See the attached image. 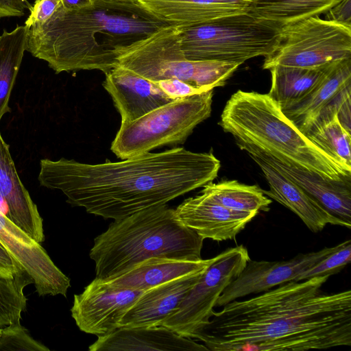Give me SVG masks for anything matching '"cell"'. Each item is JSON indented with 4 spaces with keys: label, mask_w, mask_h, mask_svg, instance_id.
<instances>
[{
    "label": "cell",
    "mask_w": 351,
    "mask_h": 351,
    "mask_svg": "<svg viewBox=\"0 0 351 351\" xmlns=\"http://www.w3.org/2000/svg\"><path fill=\"white\" fill-rule=\"evenodd\" d=\"M156 84L168 97L173 99L204 92L177 79L159 80L156 82Z\"/></svg>",
    "instance_id": "cell-33"
},
{
    "label": "cell",
    "mask_w": 351,
    "mask_h": 351,
    "mask_svg": "<svg viewBox=\"0 0 351 351\" xmlns=\"http://www.w3.org/2000/svg\"><path fill=\"white\" fill-rule=\"evenodd\" d=\"M351 261V241L347 240L324 258L299 275L295 281H301L317 276L336 274L341 271Z\"/></svg>",
    "instance_id": "cell-30"
},
{
    "label": "cell",
    "mask_w": 351,
    "mask_h": 351,
    "mask_svg": "<svg viewBox=\"0 0 351 351\" xmlns=\"http://www.w3.org/2000/svg\"><path fill=\"white\" fill-rule=\"evenodd\" d=\"M0 212L10 220V210L6 200L0 195ZM11 221V220H10Z\"/></svg>",
    "instance_id": "cell-38"
},
{
    "label": "cell",
    "mask_w": 351,
    "mask_h": 351,
    "mask_svg": "<svg viewBox=\"0 0 351 351\" xmlns=\"http://www.w3.org/2000/svg\"><path fill=\"white\" fill-rule=\"evenodd\" d=\"M129 1H138L140 0H129Z\"/></svg>",
    "instance_id": "cell-39"
},
{
    "label": "cell",
    "mask_w": 351,
    "mask_h": 351,
    "mask_svg": "<svg viewBox=\"0 0 351 351\" xmlns=\"http://www.w3.org/2000/svg\"><path fill=\"white\" fill-rule=\"evenodd\" d=\"M0 350L49 351V349L33 339L21 322H17L1 328Z\"/></svg>",
    "instance_id": "cell-31"
},
{
    "label": "cell",
    "mask_w": 351,
    "mask_h": 351,
    "mask_svg": "<svg viewBox=\"0 0 351 351\" xmlns=\"http://www.w3.org/2000/svg\"><path fill=\"white\" fill-rule=\"evenodd\" d=\"M32 5L27 0H0V18L21 16Z\"/></svg>",
    "instance_id": "cell-36"
},
{
    "label": "cell",
    "mask_w": 351,
    "mask_h": 351,
    "mask_svg": "<svg viewBox=\"0 0 351 351\" xmlns=\"http://www.w3.org/2000/svg\"><path fill=\"white\" fill-rule=\"evenodd\" d=\"M200 193L214 202L238 211H268L271 203L258 186L237 180L210 182L203 186Z\"/></svg>",
    "instance_id": "cell-27"
},
{
    "label": "cell",
    "mask_w": 351,
    "mask_h": 351,
    "mask_svg": "<svg viewBox=\"0 0 351 351\" xmlns=\"http://www.w3.org/2000/svg\"><path fill=\"white\" fill-rule=\"evenodd\" d=\"M325 14V19L351 25V0H340Z\"/></svg>",
    "instance_id": "cell-35"
},
{
    "label": "cell",
    "mask_w": 351,
    "mask_h": 351,
    "mask_svg": "<svg viewBox=\"0 0 351 351\" xmlns=\"http://www.w3.org/2000/svg\"><path fill=\"white\" fill-rule=\"evenodd\" d=\"M330 276L290 281L213 311L190 338L212 351H303L351 346V291L326 293Z\"/></svg>",
    "instance_id": "cell-1"
},
{
    "label": "cell",
    "mask_w": 351,
    "mask_h": 351,
    "mask_svg": "<svg viewBox=\"0 0 351 351\" xmlns=\"http://www.w3.org/2000/svg\"><path fill=\"white\" fill-rule=\"evenodd\" d=\"M351 58V25L312 16L281 29L264 69L276 66L317 69Z\"/></svg>",
    "instance_id": "cell-9"
},
{
    "label": "cell",
    "mask_w": 351,
    "mask_h": 351,
    "mask_svg": "<svg viewBox=\"0 0 351 351\" xmlns=\"http://www.w3.org/2000/svg\"><path fill=\"white\" fill-rule=\"evenodd\" d=\"M178 219L204 240L234 239L258 214L224 207L200 195L189 197L176 209Z\"/></svg>",
    "instance_id": "cell-15"
},
{
    "label": "cell",
    "mask_w": 351,
    "mask_h": 351,
    "mask_svg": "<svg viewBox=\"0 0 351 351\" xmlns=\"http://www.w3.org/2000/svg\"><path fill=\"white\" fill-rule=\"evenodd\" d=\"M250 260L248 251L242 245L228 248L216 256L177 311L162 326L190 338L196 329L208 322L218 298Z\"/></svg>",
    "instance_id": "cell-10"
},
{
    "label": "cell",
    "mask_w": 351,
    "mask_h": 351,
    "mask_svg": "<svg viewBox=\"0 0 351 351\" xmlns=\"http://www.w3.org/2000/svg\"><path fill=\"white\" fill-rule=\"evenodd\" d=\"M244 151L258 156L298 185L332 215L351 224V181L326 180L308 171L284 165L258 152L249 149Z\"/></svg>",
    "instance_id": "cell-22"
},
{
    "label": "cell",
    "mask_w": 351,
    "mask_h": 351,
    "mask_svg": "<svg viewBox=\"0 0 351 351\" xmlns=\"http://www.w3.org/2000/svg\"><path fill=\"white\" fill-rule=\"evenodd\" d=\"M117 65L153 82L177 79L207 91L225 85L241 64L186 59L181 47L180 27L169 25L127 48Z\"/></svg>",
    "instance_id": "cell-6"
},
{
    "label": "cell",
    "mask_w": 351,
    "mask_h": 351,
    "mask_svg": "<svg viewBox=\"0 0 351 351\" xmlns=\"http://www.w3.org/2000/svg\"><path fill=\"white\" fill-rule=\"evenodd\" d=\"M220 167L212 152L176 147L96 165L45 158L38 180L41 186L61 191L71 205L118 220L213 182Z\"/></svg>",
    "instance_id": "cell-2"
},
{
    "label": "cell",
    "mask_w": 351,
    "mask_h": 351,
    "mask_svg": "<svg viewBox=\"0 0 351 351\" xmlns=\"http://www.w3.org/2000/svg\"><path fill=\"white\" fill-rule=\"evenodd\" d=\"M351 85V58L333 62L322 80L304 97L281 109L303 133L337 113L344 90Z\"/></svg>",
    "instance_id": "cell-14"
},
{
    "label": "cell",
    "mask_w": 351,
    "mask_h": 351,
    "mask_svg": "<svg viewBox=\"0 0 351 351\" xmlns=\"http://www.w3.org/2000/svg\"><path fill=\"white\" fill-rule=\"evenodd\" d=\"M61 0H35L30 14L25 22L28 29L43 25L50 19L62 6Z\"/></svg>",
    "instance_id": "cell-32"
},
{
    "label": "cell",
    "mask_w": 351,
    "mask_h": 351,
    "mask_svg": "<svg viewBox=\"0 0 351 351\" xmlns=\"http://www.w3.org/2000/svg\"><path fill=\"white\" fill-rule=\"evenodd\" d=\"M28 28L17 26L0 36V121L10 111V95L27 50Z\"/></svg>",
    "instance_id": "cell-26"
},
{
    "label": "cell",
    "mask_w": 351,
    "mask_h": 351,
    "mask_svg": "<svg viewBox=\"0 0 351 351\" xmlns=\"http://www.w3.org/2000/svg\"><path fill=\"white\" fill-rule=\"evenodd\" d=\"M332 63L317 69L272 67L269 69L271 84L267 95L282 109L307 95L322 80Z\"/></svg>",
    "instance_id": "cell-25"
},
{
    "label": "cell",
    "mask_w": 351,
    "mask_h": 351,
    "mask_svg": "<svg viewBox=\"0 0 351 351\" xmlns=\"http://www.w3.org/2000/svg\"><path fill=\"white\" fill-rule=\"evenodd\" d=\"M0 195L9 206L10 220L31 239L41 244L45 241L43 218L19 176L9 145L1 133Z\"/></svg>",
    "instance_id": "cell-20"
},
{
    "label": "cell",
    "mask_w": 351,
    "mask_h": 351,
    "mask_svg": "<svg viewBox=\"0 0 351 351\" xmlns=\"http://www.w3.org/2000/svg\"><path fill=\"white\" fill-rule=\"evenodd\" d=\"M159 19L181 28L247 11L251 0H140Z\"/></svg>",
    "instance_id": "cell-21"
},
{
    "label": "cell",
    "mask_w": 351,
    "mask_h": 351,
    "mask_svg": "<svg viewBox=\"0 0 351 351\" xmlns=\"http://www.w3.org/2000/svg\"><path fill=\"white\" fill-rule=\"evenodd\" d=\"M26 273L0 243V276L13 278Z\"/></svg>",
    "instance_id": "cell-34"
},
{
    "label": "cell",
    "mask_w": 351,
    "mask_h": 351,
    "mask_svg": "<svg viewBox=\"0 0 351 351\" xmlns=\"http://www.w3.org/2000/svg\"><path fill=\"white\" fill-rule=\"evenodd\" d=\"M93 0H61L62 7L67 10L76 9L90 4Z\"/></svg>",
    "instance_id": "cell-37"
},
{
    "label": "cell",
    "mask_w": 351,
    "mask_h": 351,
    "mask_svg": "<svg viewBox=\"0 0 351 351\" xmlns=\"http://www.w3.org/2000/svg\"><path fill=\"white\" fill-rule=\"evenodd\" d=\"M205 270L169 280L145 291L124 315L120 322L121 326L162 325L177 311Z\"/></svg>",
    "instance_id": "cell-18"
},
{
    "label": "cell",
    "mask_w": 351,
    "mask_h": 351,
    "mask_svg": "<svg viewBox=\"0 0 351 351\" xmlns=\"http://www.w3.org/2000/svg\"><path fill=\"white\" fill-rule=\"evenodd\" d=\"M89 351L187 350L208 349L193 339L183 337L162 325L145 327L121 326L97 337Z\"/></svg>",
    "instance_id": "cell-19"
},
{
    "label": "cell",
    "mask_w": 351,
    "mask_h": 351,
    "mask_svg": "<svg viewBox=\"0 0 351 351\" xmlns=\"http://www.w3.org/2000/svg\"><path fill=\"white\" fill-rule=\"evenodd\" d=\"M340 0H252L247 12L280 29L326 13Z\"/></svg>",
    "instance_id": "cell-24"
},
{
    "label": "cell",
    "mask_w": 351,
    "mask_h": 351,
    "mask_svg": "<svg viewBox=\"0 0 351 351\" xmlns=\"http://www.w3.org/2000/svg\"><path fill=\"white\" fill-rule=\"evenodd\" d=\"M0 243L31 277L38 296H66L71 281L41 245L0 212Z\"/></svg>",
    "instance_id": "cell-12"
},
{
    "label": "cell",
    "mask_w": 351,
    "mask_h": 351,
    "mask_svg": "<svg viewBox=\"0 0 351 351\" xmlns=\"http://www.w3.org/2000/svg\"><path fill=\"white\" fill-rule=\"evenodd\" d=\"M213 90L175 99L133 121L121 123L111 151L124 160L161 146L183 143L210 116Z\"/></svg>",
    "instance_id": "cell-8"
},
{
    "label": "cell",
    "mask_w": 351,
    "mask_h": 351,
    "mask_svg": "<svg viewBox=\"0 0 351 351\" xmlns=\"http://www.w3.org/2000/svg\"><path fill=\"white\" fill-rule=\"evenodd\" d=\"M219 124L242 150L258 152L326 180L351 181V171L309 140L267 94L237 90Z\"/></svg>",
    "instance_id": "cell-4"
},
{
    "label": "cell",
    "mask_w": 351,
    "mask_h": 351,
    "mask_svg": "<svg viewBox=\"0 0 351 351\" xmlns=\"http://www.w3.org/2000/svg\"><path fill=\"white\" fill-rule=\"evenodd\" d=\"M180 29L181 47L186 59L239 64L269 55L281 31L247 11Z\"/></svg>",
    "instance_id": "cell-7"
},
{
    "label": "cell",
    "mask_w": 351,
    "mask_h": 351,
    "mask_svg": "<svg viewBox=\"0 0 351 351\" xmlns=\"http://www.w3.org/2000/svg\"><path fill=\"white\" fill-rule=\"evenodd\" d=\"M203 241L166 204L114 220L95 238L89 256L95 278L106 280L152 258L200 260Z\"/></svg>",
    "instance_id": "cell-5"
},
{
    "label": "cell",
    "mask_w": 351,
    "mask_h": 351,
    "mask_svg": "<svg viewBox=\"0 0 351 351\" xmlns=\"http://www.w3.org/2000/svg\"><path fill=\"white\" fill-rule=\"evenodd\" d=\"M30 284L33 280L27 273L13 278L0 276V329L21 322L27 301L23 290Z\"/></svg>",
    "instance_id": "cell-29"
},
{
    "label": "cell",
    "mask_w": 351,
    "mask_h": 351,
    "mask_svg": "<svg viewBox=\"0 0 351 351\" xmlns=\"http://www.w3.org/2000/svg\"><path fill=\"white\" fill-rule=\"evenodd\" d=\"M337 247L338 245L316 252L299 254L284 261L250 260L241 273L223 291L215 307H221L245 296L263 293L286 282L295 281L304 271Z\"/></svg>",
    "instance_id": "cell-13"
},
{
    "label": "cell",
    "mask_w": 351,
    "mask_h": 351,
    "mask_svg": "<svg viewBox=\"0 0 351 351\" xmlns=\"http://www.w3.org/2000/svg\"><path fill=\"white\" fill-rule=\"evenodd\" d=\"M252 1V0H251Z\"/></svg>",
    "instance_id": "cell-41"
},
{
    "label": "cell",
    "mask_w": 351,
    "mask_h": 351,
    "mask_svg": "<svg viewBox=\"0 0 351 351\" xmlns=\"http://www.w3.org/2000/svg\"><path fill=\"white\" fill-rule=\"evenodd\" d=\"M143 292L117 288L95 278L74 295L71 316L81 331L105 336L121 327V319Z\"/></svg>",
    "instance_id": "cell-11"
},
{
    "label": "cell",
    "mask_w": 351,
    "mask_h": 351,
    "mask_svg": "<svg viewBox=\"0 0 351 351\" xmlns=\"http://www.w3.org/2000/svg\"><path fill=\"white\" fill-rule=\"evenodd\" d=\"M305 135L315 145L351 171V133L341 125L337 113L313 125Z\"/></svg>",
    "instance_id": "cell-28"
},
{
    "label": "cell",
    "mask_w": 351,
    "mask_h": 351,
    "mask_svg": "<svg viewBox=\"0 0 351 351\" xmlns=\"http://www.w3.org/2000/svg\"><path fill=\"white\" fill-rule=\"evenodd\" d=\"M215 259V256L197 261L152 258L114 278L101 281L117 288L145 291L169 280L204 271Z\"/></svg>",
    "instance_id": "cell-23"
},
{
    "label": "cell",
    "mask_w": 351,
    "mask_h": 351,
    "mask_svg": "<svg viewBox=\"0 0 351 351\" xmlns=\"http://www.w3.org/2000/svg\"><path fill=\"white\" fill-rule=\"evenodd\" d=\"M105 75L103 86L120 113L121 123L133 121L173 100L156 82L121 66L117 65Z\"/></svg>",
    "instance_id": "cell-16"
},
{
    "label": "cell",
    "mask_w": 351,
    "mask_h": 351,
    "mask_svg": "<svg viewBox=\"0 0 351 351\" xmlns=\"http://www.w3.org/2000/svg\"><path fill=\"white\" fill-rule=\"evenodd\" d=\"M248 154L259 166L269 184V190H263V193L293 212L310 230L320 232L328 224L350 229L351 224L332 215L285 176L271 167L258 156Z\"/></svg>",
    "instance_id": "cell-17"
},
{
    "label": "cell",
    "mask_w": 351,
    "mask_h": 351,
    "mask_svg": "<svg viewBox=\"0 0 351 351\" xmlns=\"http://www.w3.org/2000/svg\"><path fill=\"white\" fill-rule=\"evenodd\" d=\"M1 329H0V336H1Z\"/></svg>",
    "instance_id": "cell-40"
},
{
    "label": "cell",
    "mask_w": 351,
    "mask_h": 351,
    "mask_svg": "<svg viewBox=\"0 0 351 351\" xmlns=\"http://www.w3.org/2000/svg\"><path fill=\"white\" fill-rule=\"evenodd\" d=\"M169 25L138 1L93 0L72 10L62 5L47 22L28 29L27 51L56 73H106L127 48Z\"/></svg>",
    "instance_id": "cell-3"
}]
</instances>
